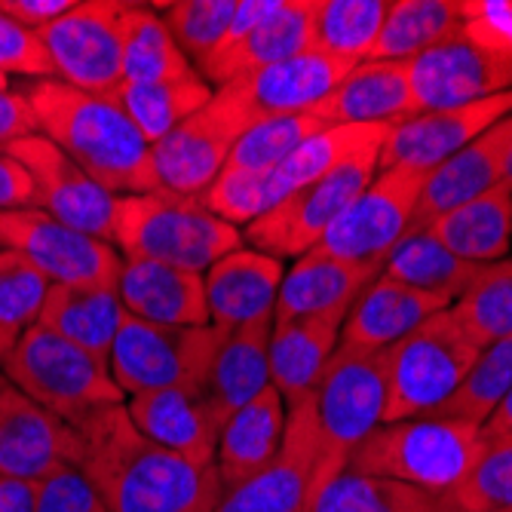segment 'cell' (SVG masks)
Segmentation results:
<instances>
[{
  "label": "cell",
  "instance_id": "obj_1",
  "mask_svg": "<svg viewBox=\"0 0 512 512\" xmlns=\"http://www.w3.org/2000/svg\"><path fill=\"white\" fill-rule=\"evenodd\" d=\"M74 467L108 512H215L224 482L215 463H191L132 424L126 405L89 414L77 427Z\"/></svg>",
  "mask_w": 512,
  "mask_h": 512
},
{
  "label": "cell",
  "instance_id": "obj_2",
  "mask_svg": "<svg viewBox=\"0 0 512 512\" xmlns=\"http://www.w3.org/2000/svg\"><path fill=\"white\" fill-rule=\"evenodd\" d=\"M25 99L37 132L105 191L114 197L160 191L151 145L111 96H92L62 80H37L25 89Z\"/></svg>",
  "mask_w": 512,
  "mask_h": 512
},
{
  "label": "cell",
  "instance_id": "obj_3",
  "mask_svg": "<svg viewBox=\"0 0 512 512\" xmlns=\"http://www.w3.org/2000/svg\"><path fill=\"white\" fill-rule=\"evenodd\" d=\"M111 243L123 258L203 273L243 246V230L212 215L200 197L151 191L117 197Z\"/></svg>",
  "mask_w": 512,
  "mask_h": 512
},
{
  "label": "cell",
  "instance_id": "obj_4",
  "mask_svg": "<svg viewBox=\"0 0 512 512\" xmlns=\"http://www.w3.org/2000/svg\"><path fill=\"white\" fill-rule=\"evenodd\" d=\"M482 448V427L424 414L381 424L350 454L347 470L393 479L430 494H448L473 470Z\"/></svg>",
  "mask_w": 512,
  "mask_h": 512
},
{
  "label": "cell",
  "instance_id": "obj_5",
  "mask_svg": "<svg viewBox=\"0 0 512 512\" xmlns=\"http://www.w3.org/2000/svg\"><path fill=\"white\" fill-rule=\"evenodd\" d=\"M0 368L10 384L62 417L68 427H77L102 408L126 402L123 390L111 378L108 359L92 356L43 325H31L22 332Z\"/></svg>",
  "mask_w": 512,
  "mask_h": 512
},
{
  "label": "cell",
  "instance_id": "obj_6",
  "mask_svg": "<svg viewBox=\"0 0 512 512\" xmlns=\"http://www.w3.org/2000/svg\"><path fill=\"white\" fill-rule=\"evenodd\" d=\"M479 353V341L463 329L451 307L424 319L387 350L384 424L433 414L463 384Z\"/></svg>",
  "mask_w": 512,
  "mask_h": 512
},
{
  "label": "cell",
  "instance_id": "obj_7",
  "mask_svg": "<svg viewBox=\"0 0 512 512\" xmlns=\"http://www.w3.org/2000/svg\"><path fill=\"white\" fill-rule=\"evenodd\" d=\"M310 399L322 439V476L329 485L347 470L350 454L384 424L387 350L341 344Z\"/></svg>",
  "mask_w": 512,
  "mask_h": 512
},
{
  "label": "cell",
  "instance_id": "obj_8",
  "mask_svg": "<svg viewBox=\"0 0 512 512\" xmlns=\"http://www.w3.org/2000/svg\"><path fill=\"white\" fill-rule=\"evenodd\" d=\"M221 341L224 332H218L215 325L184 329V325H157L126 313L108 356V368L123 396L166 387L203 390Z\"/></svg>",
  "mask_w": 512,
  "mask_h": 512
},
{
  "label": "cell",
  "instance_id": "obj_9",
  "mask_svg": "<svg viewBox=\"0 0 512 512\" xmlns=\"http://www.w3.org/2000/svg\"><path fill=\"white\" fill-rule=\"evenodd\" d=\"M381 145L365 148L344 160L329 175L316 178L307 188L279 200L258 221L246 227V240L252 249L270 258H301L319 246L341 212L368 188L378 175Z\"/></svg>",
  "mask_w": 512,
  "mask_h": 512
},
{
  "label": "cell",
  "instance_id": "obj_10",
  "mask_svg": "<svg viewBox=\"0 0 512 512\" xmlns=\"http://www.w3.org/2000/svg\"><path fill=\"white\" fill-rule=\"evenodd\" d=\"M255 123L243 99L230 86H218L212 99L151 145L160 191L200 197L227 166L240 135Z\"/></svg>",
  "mask_w": 512,
  "mask_h": 512
},
{
  "label": "cell",
  "instance_id": "obj_11",
  "mask_svg": "<svg viewBox=\"0 0 512 512\" xmlns=\"http://www.w3.org/2000/svg\"><path fill=\"white\" fill-rule=\"evenodd\" d=\"M427 175V169L414 166L381 169L375 181L325 230L316 252L353 264H384L396 243L414 230Z\"/></svg>",
  "mask_w": 512,
  "mask_h": 512
},
{
  "label": "cell",
  "instance_id": "obj_12",
  "mask_svg": "<svg viewBox=\"0 0 512 512\" xmlns=\"http://www.w3.org/2000/svg\"><path fill=\"white\" fill-rule=\"evenodd\" d=\"M322 439L313 399L289 405L276 457L249 479L224 488L215 512H307L322 491Z\"/></svg>",
  "mask_w": 512,
  "mask_h": 512
},
{
  "label": "cell",
  "instance_id": "obj_13",
  "mask_svg": "<svg viewBox=\"0 0 512 512\" xmlns=\"http://www.w3.org/2000/svg\"><path fill=\"white\" fill-rule=\"evenodd\" d=\"M0 246L22 252L53 286L117 289L123 255L40 209L0 212Z\"/></svg>",
  "mask_w": 512,
  "mask_h": 512
},
{
  "label": "cell",
  "instance_id": "obj_14",
  "mask_svg": "<svg viewBox=\"0 0 512 512\" xmlns=\"http://www.w3.org/2000/svg\"><path fill=\"white\" fill-rule=\"evenodd\" d=\"M123 7L126 4H117V0H83L62 19L37 31L53 62L56 80L80 92H92V96H114L123 83Z\"/></svg>",
  "mask_w": 512,
  "mask_h": 512
},
{
  "label": "cell",
  "instance_id": "obj_15",
  "mask_svg": "<svg viewBox=\"0 0 512 512\" xmlns=\"http://www.w3.org/2000/svg\"><path fill=\"white\" fill-rule=\"evenodd\" d=\"M4 151L28 169L37 188L40 212L53 215L56 221L80 230V234L111 243L117 197L105 191L99 181H92L62 148H56L46 135L34 132L7 145Z\"/></svg>",
  "mask_w": 512,
  "mask_h": 512
},
{
  "label": "cell",
  "instance_id": "obj_16",
  "mask_svg": "<svg viewBox=\"0 0 512 512\" xmlns=\"http://www.w3.org/2000/svg\"><path fill=\"white\" fill-rule=\"evenodd\" d=\"M414 111H445L473 105L512 89V56L476 46L460 28L430 53L408 62Z\"/></svg>",
  "mask_w": 512,
  "mask_h": 512
},
{
  "label": "cell",
  "instance_id": "obj_17",
  "mask_svg": "<svg viewBox=\"0 0 512 512\" xmlns=\"http://www.w3.org/2000/svg\"><path fill=\"white\" fill-rule=\"evenodd\" d=\"M77 430L28 399L0 371V479L40 482L77 463Z\"/></svg>",
  "mask_w": 512,
  "mask_h": 512
},
{
  "label": "cell",
  "instance_id": "obj_18",
  "mask_svg": "<svg viewBox=\"0 0 512 512\" xmlns=\"http://www.w3.org/2000/svg\"><path fill=\"white\" fill-rule=\"evenodd\" d=\"M506 117H512V89L473 105L414 114L387 132L378 172L390 166H414L430 172Z\"/></svg>",
  "mask_w": 512,
  "mask_h": 512
},
{
  "label": "cell",
  "instance_id": "obj_19",
  "mask_svg": "<svg viewBox=\"0 0 512 512\" xmlns=\"http://www.w3.org/2000/svg\"><path fill=\"white\" fill-rule=\"evenodd\" d=\"M353 68H356L353 62L335 59L319 50H307L295 59L270 65L252 77L224 83V86L237 92L258 123L267 117L310 114Z\"/></svg>",
  "mask_w": 512,
  "mask_h": 512
},
{
  "label": "cell",
  "instance_id": "obj_20",
  "mask_svg": "<svg viewBox=\"0 0 512 512\" xmlns=\"http://www.w3.org/2000/svg\"><path fill=\"white\" fill-rule=\"evenodd\" d=\"M279 283H283L279 258H270L252 246L234 249L215 261L203 276L209 322L227 335L246 322L273 316Z\"/></svg>",
  "mask_w": 512,
  "mask_h": 512
},
{
  "label": "cell",
  "instance_id": "obj_21",
  "mask_svg": "<svg viewBox=\"0 0 512 512\" xmlns=\"http://www.w3.org/2000/svg\"><path fill=\"white\" fill-rule=\"evenodd\" d=\"M126 411L132 424L160 448L188 457L191 463H215L221 424L203 390L166 387L138 393L126 402Z\"/></svg>",
  "mask_w": 512,
  "mask_h": 512
},
{
  "label": "cell",
  "instance_id": "obj_22",
  "mask_svg": "<svg viewBox=\"0 0 512 512\" xmlns=\"http://www.w3.org/2000/svg\"><path fill=\"white\" fill-rule=\"evenodd\" d=\"M117 295L123 310L135 319L157 322V325H184V329L212 325L203 273L194 270L123 258Z\"/></svg>",
  "mask_w": 512,
  "mask_h": 512
},
{
  "label": "cell",
  "instance_id": "obj_23",
  "mask_svg": "<svg viewBox=\"0 0 512 512\" xmlns=\"http://www.w3.org/2000/svg\"><path fill=\"white\" fill-rule=\"evenodd\" d=\"M509 142H512V117L500 120L485 135H479L476 142H470L463 151L451 154L436 169H430L421 191V203H417L414 230L427 227L433 218L497 188L503 181Z\"/></svg>",
  "mask_w": 512,
  "mask_h": 512
},
{
  "label": "cell",
  "instance_id": "obj_24",
  "mask_svg": "<svg viewBox=\"0 0 512 512\" xmlns=\"http://www.w3.org/2000/svg\"><path fill=\"white\" fill-rule=\"evenodd\" d=\"M310 114L329 126L402 123L414 117L408 62H359Z\"/></svg>",
  "mask_w": 512,
  "mask_h": 512
},
{
  "label": "cell",
  "instance_id": "obj_25",
  "mask_svg": "<svg viewBox=\"0 0 512 512\" xmlns=\"http://www.w3.org/2000/svg\"><path fill=\"white\" fill-rule=\"evenodd\" d=\"M381 270L384 264H353L316 249L301 255L295 267L283 273L273 307V325L316 313L350 310L356 298L381 276Z\"/></svg>",
  "mask_w": 512,
  "mask_h": 512
},
{
  "label": "cell",
  "instance_id": "obj_26",
  "mask_svg": "<svg viewBox=\"0 0 512 512\" xmlns=\"http://www.w3.org/2000/svg\"><path fill=\"white\" fill-rule=\"evenodd\" d=\"M347 313L350 310H332L273 325L270 384L286 405H298L313 396L325 365L341 347Z\"/></svg>",
  "mask_w": 512,
  "mask_h": 512
},
{
  "label": "cell",
  "instance_id": "obj_27",
  "mask_svg": "<svg viewBox=\"0 0 512 512\" xmlns=\"http://www.w3.org/2000/svg\"><path fill=\"white\" fill-rule=\"evenodd\" d=\"M448 307H451L448 301L417 292L399 283V279L381 273L350 307L341 329V344L362 347V350H390L424 319Z\"/></svg>",
  "mask_w": 512,
  "mask_h": 512
},
{
  "label": "cell",
  "instance_id": "obj_28",
  "mask_svg": "<svg viewBox=\"0 0 512 512\" xmlns=\"http://www.w3.org/2000/svg\"><path fill=\"white\" fill-rule=\"evenodd\" d=\"M313 50V0H283L279 10L227 53L200 65L203 77L224 86L252 77L270 65Z\"/></svg>",
  "mask_w": 512,
  "mask_h": 512
},
{
  "label": "cell",
  "instance_id": "obj_29",
  "mask_svg": "<svg viewBox=\"0 0 512 512\" xmlns=\"http://www.w3.org/2000/svg\"><path fill=\"white\" fill-rule=\"evenodd\" d=\"M270 335L273 316H261L224 335L203 387V396L221 427L230 414L270 387Z\"/></svg>",
  "mask_w": 512,
  "mask_h": 512
},
{
  "label": "cell",
  "instance_id": "obj_30",
  "mask_svg": "<svg viewBox=\"0 0 512 512\" xmlns=\"http://www.w3.org/2000/svg\"><path fill=\"white\" fill-rule=\"evenodd\" d=\"M286 411L283 396L270 384L227 417L215 448V470L224 488L249 479L276 457L286 433Z\"/></svg>",
  "mask_w": 512,
  "mask_h": 512
},
{
  "label": "cell",
  "instance_id": "obj_31",
  "mask_svg": "<svg viewBox=\"0 0 512 512\" xmlns=\"http://www.w3.org/2000/svg\"><path fill=\"white\" fill-rule=\"evenodd\" d=\"M424 230L470 264H494L506 258L512 246V184L500 181L476 200L433 218Z\"/></svg>",
  "mask_w": 512,
  "mask_h": 512
},
{
  "label": "cell",
  "instance_id": "obj_32",
  "mask_svg": "<svg viewBox=\"0 0 512 512\" xmlns=\"http://www.w3.org/2000/svg\"><path fill=\"white\" fill-rule=\"evenodd\" d=\"M126 310L117 289L102 286H53L46 295L37 325L53 335L108 359Z\"/></svg>",
  "mask_w": 512,
  "mask_h": 512
},
{
  "label": "cell",
  "instance_id": "obj_33",
  "mask_svg": "<svg viewBox=\"0 0 512 512\" xmlns=\"http://www.w3.org/2000/svg\"><path fill=\"white\" fill-rule=\"evenodd\" d=\"M396 123H365V126H329L316 132L313 138L289 154L276 169L267 172V197H270V209L286 200L289 194L307 188L316 178L329 175L332 169H338L344 160H350L353 154L384 145L387 132Z\"/></svg>",
  "mask_w": 512,
  "mask_h": 512
},
{
  "label": "cell",
  "instance_id": "obj_34",
  "mask_svg": "<svg viewBox=\"0 0 512 512\" xmlns=\"http://www.w3.org/2000/svg\"><path fill=\"white\" fill-rule=\"evenodd\" d=\"M120 56L123 83H166L200 77L194 62L181 53L163 16L151 7L126 4L120 16Z\"/></svg>",
  "mask_w": 512,
  "mask_h": 512
},
{
  "label": "cell",
  "instance_id": "obj_35",
  "mask_svg": "<svg viewBox=\"0 0 512 512\" xmlns=\"http://www.w3.org/2000/svg\"><path fill=\"white\" fill-rule=\"evenodd\" d=\"M482 264H470L448 252L439 240H433L424 227L408 230V234L396 243V249L384 261V276L399 279V283L436 295L448 304H454L467 286L473 283V276L479 273Z\"/></svg>",
  "mask_w": 512,
  "mask_h": 512
},
{
  "label": "cell",
  "instance_id": "obj_36",
  "mask_svg": "<svg viewBox=\"0 0 512 512\" xmlns=\"http://www.w3.org/2000/svg\"><path fill=\"white\" fill-rule=\"evenodd\" d=\"M460 28L457 0H390L371 59L411 62L445 43Z\"/></svg>",
  "mask_w": 512,
  "mask_h": 512
},
{
  "label": "cell",
  "instance_id": "obj_37",
  "mask_svg": "<svg viewBox=\"0 0 512 512\" xmlns=\"http://www.w3.org/2000/svg\"><path fill=\"white\" fill-rule=\"evenodd\" d=\"M212 86L203 77L194 80H166V83H120L114 102L126 111L135 129L145 135L148 145H157L175 126L197 114L209 99Z\"/></svg>",
  "mask_w": 512,
  "mask_h": 512
},
{
  "label": "cell",
  "instance_id": "obj_38",
  "mask_svg": "<svg viewBox=\"0 0 512 512\" xmlns=\"http://www.w3.org/2000/svg\"><path fill=\"white\" fill-rule=\"evenodd\" d=\"M307 512H451V503L445 494L344 470L316 494Z\"/></svg>",
  "mask_w": 512,
  "mask_h": 512
},
{
  "label": "cell",
  "instance_id": "obj_39",
  "mask_svg": "<svg viewBox=\"0 0 512 512\" xmlns=\"http://www.w3.org/2000/svg\"><path fill=\"white\" fill-rule=\"evenodd\" d=\"M390 0H313V50L344 62H368Z\"/></svg>",
  "mask_w": 512,
  "mask_h": 512
},
{
  "label": "cell",
  "instance_id": "obj_40",
  "mask_svg": "<svg viewBox=\"0 0 512 512\" xmlns=\"http://www.w3.org/2000/svg\"><path fill=\"white\" fill-rule=\"evenodd\" d=\"M451 310L482 350L512 341V258L482 264Z\"/></svg>",
  "mask_w": 512,
  "mask_h": 512
},
{
  "label": "cell",
  "instance_id": "obj_41",
  "mask_svg": "<svg viewBox=\"0 0 512 512\" xmlns=\"http://www.w3.org/2000/svg\"><path fill=\"white\" fill-rule=\"evenodd\" d=\"M509 387H512V341L491 344L479 353V359L467 371L463 384L451 393V399L439 405L433 414L485 427V421L503 402Z\"/></svg>",
  "mask_w": 512,
  "mask_h": 512
},
{
  "label": "cell",
  "instance_id": "obj_42",
  "mask_svg": "<svg viewBox=\"0 0 512 512\" xmlns=\"http://www.w3.org/2000/svg\"><path fill=\"white\" fill-rule=\"evenodd\" d=\"M322 129H329V123L313 114L258 120L240 135V142L234 145V154H230L227 166L249 169V172H270Z\"/></svg>",
  "mask_w": 512,
  "mask_h": 512
},
{
  "label": "cell",
  "instance_id": "obj_43",
  "mask_svg": "<svg viewBox=\"0 0 512 512\" xmlns=\"http://www.w3.org/2000/svg\"><path fill=\"white\" fill-rule=\"evenodd\" d=\"M445 497L451 512H512V439H485L473 470Z\"/></svg>",
  "mask_w": 512,
  "mask_h": 512
},
{
  "label": "cell",
  "instance_id": "obj_44",
  "mask_svg": "<svg viewBox=\"0 0 512 512\" xmlns=\"http://www.w3.org/2000/svg\"><path fill=\"white\" fill-rule=\"evenodd\" d=\"M157 7L163 10V22L181 46V53L203 65L224 40L237 0H175V4Z\"/></svg>",
  "mask_w": 512,
  "mask_h": 512
},
{
  "label": "cell",
  "instance_id": "obj_45",
  "mask_svg": "<svg viewBox=\"0 0 512 512\" xmlns=\"http://www.w3.org/2000/svg\"><path fill=\"white\" fill-rule=\"evenodd\" d=\"M53 283L22 252L0 246V329L22 338L37 325Z\"/></svg>",
  "mask_w": 512,
  "mask_h": 512
},
{
  "label": "cell",
  "instance_id": "obj_46",
  "mask_svg": "<svg viewBox=\"0 0 512 512\" xmlns=\"http://www.w3.org/2000/svg\"><path fill=\"white\" fill-rule=\"evenodd\" d=\"M200 203L234 227H249L270 209L267 172L224 166L221 175L200 194Z\"/></svg>",
  "mask_w": 512,
  "mask_h": 512
},
{
  "label": "cell",
  "instance_id": "obj_47",
  "mask_svg": "<svg viewBox=\"0 0 512 512\" xmlns=\"http://www.w3.org/2000/svg\"><path fill=\"white\" fill-rule=\"evenodd\" d=\"M460 31L476 46L512 56V0H457Z\"/></svg>",
  "mask_w": 512,
  "mask_h": 512
},
{
  "label": "cell",
  "instance_id": "obj_48",
  "mask_svg": "<svg viewBox=\"0 0 512 512\" xmlns=\"http://www.w3.org/2000/svg\"><path fill=\"white\" fill-rule=\"evenodd\" d=\"M34 512H108V506L77 467H59L34 482Z\"/></svg>",
  "mask_w": 512,
  "mask_h": 512
},
{
  "label": "cell",
  "instance_id": "obj_49",
  "mask_svg": "<svg viewBox=\"0 0 512 512\" xmlns=\"http://www.w3.org/2000/svg\"><path fill=\"white\" fill-rule=\"evenodd\" d=\"M0 71L7 77L22 74L34 80H56L53 62L46 56L37 31L22 28L4 13H0Z\"/></svg>",
  "mask_w": 512,
  "mask_h": 512
},
{
  "label": "cell",
  "instance_id": "obj_50",
  "mask_svg": "<svg viewBox=\"0 0 512 512\" xmlns=\"http://www.w3.org/2000/svg\"><path fill=\"white\" fill-rule=\"evenodd\" d=\"M37 209V188L28 169L0 148V212Z\"/></svg>",
  "mask_w": 512,
  "mask_h": 512
},
{
  "label": "cell",
  "instance_id": "obj_51",
  "mask_svg": "<svg viewBox=\"0 0 512 512\" xmlns=\"http://www.w3.org/2000/svg\"><path fill=\"white\" fill-rule=\"evenodd\" d=\"M279 4L283 0H237V10H234V19H230V25H227V34H224V40L218 43V50L209 56V59H215V56H221V53H227L230 46H237L243 37H249L255 28H261L276 10H279ZM206 59V62H209ZM203 62V65H206Z\"/></svg>",
  "mask_w": 512,
  "mask_h": 512
},
{
  "label": "cell",
  "instance_id": "obj_52",
  "mask_svg": "<svg viewBox=\"0 0 512 512\" xmlns=\"http://www.w3.org/2000/svg\"><path fill=\"white\" fill-rule=\"evenodd\" d=\"M77 0H0V13L28 31H40L74 10Z\"/></svg>",
  "mask_w": 512,
  "mask_h": 512
},
{
  "label": "cell",
  "instance_id": "obj_53",
  "mask_svg": "<svg viewBox=\"0 0 512 512\" xmlns=\"http://www.w3.org/2000/svg\"><path fill=\"white\" fill-rule=\"evenodd\" d=\"M34 132H37V120L25 92H13V89L0 92V148H7Z\"/></svg>",
  "mask_w": 512,
  "mask_h": 512
},
{
  "label": "cell",
  "instance_id": "obj_54",
  "mask_svg": "<svg viewBox=\"0 0 512 512\" xmlns=\"http://www.w3.org/2000/svg\"><path fill=\"white\" fill-rule=\"evenodd\" d=\"M0 512H34V485L0 479Z\"/></svg>",
  "mask_w": 512,
  "mask_h": 512
},
{
  "label": "cell",
  "instance_id": "obj_55",
  "mask_svg": "<svg viewBox=\"0 0 512 512\" xmlns=\"http://www.w3.org/2000/svg\"><path fill=\"white\" fill-rule=\"evenodd\" d=\"M485 439H512V387L482 427Z\"/></svg>",
  "mask_w": 512,
  "mask_h": 512
},
{
  "label": "cell",
  "instance_id": "obj_56",
  "mask_svg": "<svg viewBox=\"0 0 512 512\" xmlns=\"http://www.w3.org/2000/svg\"><path fill=\"white\" fill-rule=\"evenodd\" d=\"M16 335L13 332H7V329H0V365H4V359L10 356V350L16 347Z\"/></svg>",
  "mask_w": 512,
  "mask_h": 512
},
{
  "label": "cell",
  "instance_id": "obj_57",
  "mask_svg": "<svg viewBox=\"0 0 512 512\" xmlns=\"http://www.w3.org/2000/svg\"><path fill=\"white\" fill-rule=\"evenodd\" d=\"M503 181L512 184V142H509V151H506V169H503Z\"/></svg>",
  "mask_w": 512,
  "mask_h": 512
},
{
  "label": "cell",
  "instance_id": "obj_58",
  "mask_svg": "<svg viewBox=\"0 0 512 512\" xmlns=\"http://www.w3.org/2000/svg\"><path fill=\"white\" fill-rule=\"evenodd\" d=\"M7 89H10V77L0 71V92H7Z\"/></svg>",
  "mask_w": 512,
  "mask_h": 512
}]
</instances>
